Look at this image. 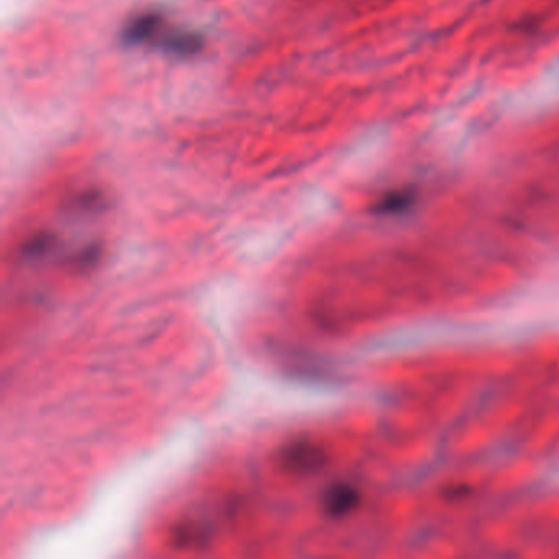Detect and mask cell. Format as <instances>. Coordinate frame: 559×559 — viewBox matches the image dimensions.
Returning a JSON list of instances; mask_svg holds the SVG:
<instances>
[{
    "label": "cell",
    "mask_w": 559,
    "mask_h": 559,
    "mask_svg": "<svg viewBox=\"0 0 559 559\" xmlns=\"http://www.w3.org/2000/svg\"><path fill=\"white\" fill-rule=\"evenodd\" d=\"M353 492H349L348 489H337L327 497L325 507L332 514H341L353 504Z\"/></svg>",
    "instance_id": "1"
}]
</instances>
